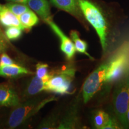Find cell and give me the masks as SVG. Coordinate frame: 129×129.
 Returning a JSON list of instances; mask_svg holds the SVG:
<instances>
[{
	"label": "cell",
	"mask_w": 129,
	"mask_h": 129,
	"mask_svg": "<svg viewBox=\"0 0 129 129\" xmlns=\"http://www.w3.org/2000/svg\"><path fill=\"white\" fill-rule=\"evenodd\" d=\"M15 63L10 57L8 56L6 53H3L0 57V66L10 65V64H14Z\"/></svg>",
	"instance_id": "cb8c5ba5"
},
{
	"label": "cell",
	"mask_w": 129,
	"mask_h": 129,
	"mask_svg": "<svg viewBox=\"0 0 129 129\" xmlns=\"http://www.w3.org/2000/svg\"><path fill=\"white\" fill-rule=\"evenodd\" d=\"M75 71L72 66L53 71L52 76L46 83V91L60 94H69Z\"/></svg>",
	"instance_id": "5b68a950"
},
{
	"label": "cell",
	"mask_w": 129,
	"mask_h": 129,
	"mask_svg": "<svg viewBox=\"0 0 129 129\" xmlns=\"http://www.w3.org/2000/svg\"><path fill=\"white\" fill-rule=\"evenodd\" d=\"M30 74H32V72L28 69L15 63L10 65L0 66V76L14 77Z\"/></svg>",
	"instance_id": "5bb4252c"
},
{
	"label": "cell",
	"mask_w": 129,
	"mask_h": 129,
	"mask_svg": "<svg viewBox=\"0 0 129 129\" xmlns=\"http://www.w3.org/2000/svg\"><path fill=\"white\" fill-rule=\"evenodd\" d=\"M59 122V115L57 113H54L45 118L41 122L38 128L42 129L57 128Z\"/></svg>",
	"instance_id": "ac0fdd59"
},
{
	"label": "cell",
	"mask_w": 129,
	"mask_h": 129,
	"mask_svg": "<svg viewBox=\"0 0 129 129\" xmlns=\"http://www.w3.org/2000/svg\"><path fill=\"white\" fill-rule=\"evenodd\" d=\"M123 128L119 121L118 122L115 118L109 117L108 120L105 125L103 127L102 129H120Z\"/></svg>",
	"instance_id": "7402d4cb"
},
{
	"label": "cell",
	"mask_w": 129,
	"mask_h": 129,
	"mask_svg": "<svg viewBox=\"0 0 129 129\" xmlns=\"http://www.w3.org/2000/svg\"><path fill=\"white\" fill-rule=\"evenodd\" d=\"M54 96H49L44 99L29 100L23 104H19L10 114L7 124L9 128H15L24 123L26 121L37 114L47 104L56 101Z\"/></svg>",
	"instance_id": "6da1fadb"
},
{
	"label": "cell",
	"mask_w": 129,
	"mask_h": 129,
	"mask_svg": "<svg viewBox=\"0 0 129 129\" xmlns=\"http://www.w3.org/2000/svg\"><path fill=\"white\" fill-rule=\"evenodd\" d=\"M70 36L74 42L75 46V50L80 53H83L85 55L88 56L90 60H93L94 58L90 55V54L87 51V44L85 41L81 40L79 37L78 33L76 30H71L70 33Z\"/></svg>",
	"instance_id": "2e32d148"
},
{
	"label": "cell",
	"mask_w": 129,
	"mask_h": 129,
	"mask_svg": "<svg viewBox=\"0 0 129 129\" xmlns=\"http://www.w3.org/2000/svg\"><path fill=\"white\" fill-rule=\"evenodd\" d=\"M50 1L56 7L81 20L83 13L79 6V0H50Z\"/></svg>",
	"instance_id": "8fae6325"
},
{
	"label": "cell",
	"mask_w": 129,
	"mask_h": 129,
	"mask_svg": "<svg viewBox=\"0 0 129 129\" xmlns=\"http://www.w3.org/2000/svg\"><path fill=\"white\" fill-rule=\"evenodd\" d=\"M0 50H1V48H0Z\"/></svg>",
	"instance_id": "83f0119b"
},
{
	"label": "cell",
	"mask_w": 129,
	"mask_h": 129,
	"mask_svg": "<svg viewBox=\"0 0 129 129\" xmlns=\"http://www.w3.org/2000/svg\"><path fill=\"white\" fill-rule=\"evenodd\" d=\"M117 82L113 94L114 111L123 128H128L126 115L129 105V72Z\"/></svg>",
	"instance_id": "3957f363"
},
{
	"label": "cell",
	"mask_w": 129,
	"mask_h": 129,
	"mask_svg": "<svg viewBox=\"0 0 129 129\" xmlns=\"http://www.w3.org/2000/svg\"><path fill=\"white\" fill-rule=\"evenodd\" d=\"M23 29L20 27L12 26L7 27L5 31V35L7 38L10 41H13L19 39L22 34Z\"/></svg>",
	"instance_id": "ffe728a7"
},
{
	"label": "cell",
	"mask_w": 129,
	"mask_h": 129,
	"mask_svg": "<svg viewBox=\"0 0 129 129\" xmlns=\"http://www.w3.org/2000/svg\"><path fill=\"white\" fill-rule=\"evenodd\" d=\"M48 65L43 63H38L36 65V76L40 78H44L49 75Z\"/></svg>",
	"instance_id": "44dd1931"
},
{
	"label": "cell",
	"mask_w": 129,
	"mask_h": 129,
	"mask_svg": "<svg viewBox=\"0 0 129 129\" xmlns=\"http://www.w3.org/2000/svg\"><path fill=\"white\" fill-rule=\"evenodd\" d=\"M128 72H129V71H128Z\"/></svg>",
	"instance_id": "f1b7e54d"
},
{
	"label": "cell",
	"mask_w": 129,
	"mask_h": 129,
	"mask_svg": "<svg viewBox=\"0 0 129 129\" xmlns=\"http://www.w3.org/2000/svg\"><path fill=\"white\" fill-rule=\"evenodd\" d=\"M20 104L17 93L7 84H0V106L15 107Z\"/></svg>",
	"instance_id": "9c48e42d"
},
{
	"label": "cell",
	"mask_w": 129,
	"mask_h": 129,
	"mask_svg": "<svg viewBox=\"0 0 129 129\" xmlns=\"http://www.w3.org/2000/svg\"><path fill=\"white\" fill-rule=\"evenodd\" d=\"M110 116L103 110L97 111L94 114L93 118V125L98 129H102L103 127L107 122Z\"/></svg>",
	"instance_id": "e0dca14e"
},
{
	"label": "cell",
	"mask_w": 129,
	"mask_h": 129,
	"mask_svg": "<svg viewBox=\"0 0 129 129\" xmlns=\"http://www.w3.org/2000/svg\"><path fill=\"white\" fill-rule=\"evenodd\" d=\"M23 30H30L39 22L36 13L31 10H29L18 17Z\"/></svg>",
	"instance_id": "9a60e30c"
},
{
	"label": "cell",
	"mask_w": 129,
	"mask_h": 129,
	"mask_svg": "<svg viewBox=\"0 0 129 129\" xmlns=\"http://www.w3.org/2000/svg\"><path fill=\"white\" fill-rule=\"evenodd\" d=\"M104 83L117 82L129 71V41L122 44L108 59Z\"/></svg>",
	"instance_id": "277c9868"
},
{
	"label": "cell",
	"mask_w": 129,
	"mask_h": 129,
	"mask_svg": "<svg viewBox=\"0 0 129 129\" xmlns=\"http://www.w3.org/2000/svg\"><path fill=\"white\" fill-rule=\"evenodd\" d=\"M0 25L6 28L16 26L23 29L18 17L13 13L6 5L0 4Z\"/></svg>",
	"instance_id": "4fadbf2b"
},
{
	"label": "cell",
	"mask_w": 129,
	"mask_h": 129,
	"mask_svg": "<svg viewBox=\"0 0 129 129\" xmlns=\"http://www.w3.org/2000/svg\"><path fill=\"white\" fill-rule=\"evenodd\" d=\"M126 117H127V122H128V128H129V105H128V109H127V115H126Z\"/></svg>",
	"instance_id": "484cf974"
},
{
	"label": "cell",
	"mask_w": 129,
	"mask_h": 129,
	"mask_svg": "<svg viewBox=\"0 0 129 129\" xmlns=\"http://www.w3.org/2000/svg\"><path fill=\"white\" fill-rule=\"evenodd\" d=\"M47 23L50 26L53 31L60 40V49L67 56L68 60H71L75 53V48L73 42L66 35L58 26L53 22V19L48 21Z\"/></svg>",
	"instance_id": "52a82bcc"
},
{
	"label": "cell",
	"mask_w": 129,
	"mask_h": 129,
	"mask_svg": "<svg viewBox=\"0 0 129 129\" xmlns=\"http://www.w3.org/2000/svg\"><path fill=\"white\" fill-rule=\"evenodd\" d=\"M9 44V40L5 35V33L2 31L0 28V48H1V50H5L6 49H7Z\"/></svg>",
	"instance_id": "603a6c76"
},
{
	"label": "cell",
	"mask_w": 129,
	"mask_h": 129,
	"mask_svg": "<svg viewBox=\"0 0 129 129\" xmlns=\"http://www.w3.org/2000/svg\"><path fill=\"white\" fill-rule=\"evenodd\" d=\"M108 65L109 61L108 60L93 71L85 81L82 94L84 104H87L94 96L104 83Z\"/></svg>",
	"instance_id": "8992f818"
},
{
	"label": "cell",
	"mask_w": 129,
	"mask_h": 129,
	"mask_svg": "<svg viewBox=\"0 0 129 129\" xmlns=\"http://www.w3.org/2000/svg\"><path fill=\"white\" fill-rule=\"evenodd\" d=\"M78 102H75L69 108L62 120L59 121L57 128L72 129L78 127L79 124Z\"/></svg>",
	"instance_id": "ba28073f"
},
{
	"label": "cell",
	"mask_w": 129,
	"mask_h": 129,
	"mask_svg": "<svg viewBox=\"0 0 129 129\" xmlns=\"http://www.w3.org/2000/svg\"><path fill=\"white\" fill-rule=\"evenodd\" d=\"M7 1H9L10 3H20V4H23L27 5V1L28 0H7Z\"/></svg>",
	"instance_id": "d4e9b609"
},
{
	"label": "cell",
	"mask_w": 129,
	"mask_h": 129,
	"mask_svg": "<svg viewBox=\"0 0 129 129\" xmlns=\"http://www.w3.org/2000/svg\"><path fill=\"white\" fill-rule=\"evenodd\" d=\"M27 6L46 23L53 19L47 0H28Z\"/></svg>",
	"instance_id": "30bf717a"
},
{
	"label": "cell",
	"mask_w": 129,
	"mask_h": 129,
	"mask_svg": "<svg viewBox=\"0 0 129 129\" xmlns=\"http://www.w3.org/2000/svg\"><path fill=\"white\" fill-rule=\"evenodd\" d=\"M1 50H0V52H1Z\"/></svg>",
	"instance_id": "4316f807"
},
{
	"label": "cell",
	"mask_w": 129,
	"mask_h": 129,
	"mask_svg": "<svg viewBox=\"0 0 129 129\" xmlns=\"http://www.w3.org/2000/svg\"><path fill=\"white\" fill-rule=\"evenodd\" d=\"M6 6L16 16L19 17L26 11L30 10L29 8L26 4H20L16 3H9L5 4Z\"/></svg>",
	"instance_id": "d6986e66"
},
{
	"label": "cell",
	"mask_w": 129,
	"mask_h": 129,
	"mask_svg": "<svg viewBox=\"0 0 129 129\" xmlns=\"http://www.w3.org/2000/svg\"><path fill=\"white\" fill-rule=\"evenodd\" d=\"M53 72H50L49 75L44 78H40L35 75L26 88L24 95L26 97L35 96L43 91H46V83L52 76Z\"/></svg>",
	"instance_id": "7c38bea8"
},
{
	"label": "cell",
	"mask_w": 129,
	"mask_h": 129,
	"mask_svg": "<svg viewBox=\"0 0 129 129\" xmlns=\"http://www.w3.org/2000/svg\"><path fill=\"white\" fill-rule=\"evenodd\" d=\"M79 6L84 17L96 30L101 41L103 52H106L108 46V26L102 13L88 0H79Z\"/></svg>",
	"instance_id": "7a4b0ae2"
}]
</instances>
